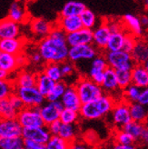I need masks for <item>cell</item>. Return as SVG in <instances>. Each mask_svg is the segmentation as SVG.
<instances>
[{
	"instance_id": "7bdbcfd3",
	"label": "cell",
	"mask_w": 148,
	"mask_h": 149,
	"mask_svg": "<svg viewBox=\"0 0 148 149\" xmlns=\"http://www.w3.org/2000/svg\"><path fill=\"white\" fill-rule=\"evenodd\" d=\"M136 40H137V37H135L134 35H132L129 32H126L122 49L124 50L125 52H128V53H130V52L132 51V49L134 48Z\"/></svg>"
},
{
	"instance_id": "ffe728a7",
	"label": "cell",
	"mask_w": 148,
	"mask_h": 149,
	"mask_svg": "<svg viewBox=\"0 0 148 149\" xmlns=\"http://www.w3.org/2000/svg\"><path fill=\"white\" fill-rule=\"evenodd\" d=\"M55 25H52L50 22L44 18H34L30 22V29L34 36L44 38L51 32Z\"/></svg>"
},
{
	"instance_id": "f907efd6",
	"label": "cell",
	"mask_w": 148,
	"mask_h": 149,
	"mask_svg": "<svg viewBox=\"0 0 148 149\" xmlns=\"http://www.w3.org/2000/svg\"><path fill=\"white\" fill-rule=\"evenodd\" d=\"M107 25L111 30V33L113 32H117V31H121L124 30V27L123 25V22H107Z\"/></svg>"
},
{
	"instance_id": "484cf974",
	"label": "cell",
	"mask_w": 148,
	"mask_h": 149,
	"mask_svg": "<svg viewBox=\"0 0 148 149\" xmlns=\"http://www.w3.org/2000/svg\"><path fill=\"white\" fill-rule=\"evenodd\" d=\"M125 34H126V32H124V30L111 33L110 37L108 39V42L106 44V51L122 50L124 41V37H125Z\"/></svg>"
},
{
	"instance_id": "c3c4849f",
	"label": "cell",
	"mask_w": 148,
	"mask_h": 149,
	"mask_svg": "<svg viewBox=\"0 0 148 149\" xmlns=\"http://www.w3.org/2000/svg\"><path fill=\"white\" fill-rule=\"evenodd\" d=\"M136 102L141 104V105H143L145 107L147 106V104H148V89H147V87L141 89V92L139 94V96H138Z\"/></svg>"
},
{
	"instance_id": "9f6ffc18",
	"label": "cell",
	"mask_w": 148,
	"mask_h": 149,
	"mask_svg": "<svg viewBox=\"0 0 148 149\" xmlns=\"http://www.w3.org/2000/svg\"><path fill=\"white\" fill-rule=\"evenodd\" d=\"M140 140L144 143H147V141H148V129H147V127H145L144 129V131L142 132V135H141V136H140Z\"/></svg>"
},
{
	"instance_id": "e0dca14e",
	"label": "cell",
	"mask_w": 148,
	"mask_h": 149,
	"mask_svg": "<svg viewBox=\"0 0 148 149\" xmlns=\"http://www.w3.org/2000/svg\"><path fill=\"white\" fill-rule=\"evenodd\" d=\"M130 55L135 64H145L148 59L147 42L141 37L137 38L134 48L130 52Z\"/></svg>"
},
{
	"instance_id": "2e32d148",
	"label": "cell",
	"mask_w": 148,
	"mask_h": 149,
	"mask_svg": "<svg viewBox=\"0 0 148 149\" xmlns=\"http://www.w3.org/2000/svg\"><path fill=\"white\" fill-rule=\"evenodd\" d=\"M20 26L19 24L6 17L0 20V39L19 37Z\"/></svg>"
},
{
	"instance_id": "db71d44e",
	"label": "cell",
	"mask_w": 148,
	"mask_h": 149,
	"mask_svg": "<svg viewBox=\"0 0 148 149\" xmlns=\"http://www.w3.org/2000/svg\"><path fill=\"white\" fill-rule=\"evenodd\" d=\"M112 149H136L135 146L134 144L132 145H122V144H118L116 143Z\"/></svg>"
},
{
	"instance_id": "ba28073f",
	"label": "cell",
	"mask_w": 148,
	"mask_h": 149,
	"mask_svg": "<svg viewBox=\"0 0 148 149\" xmlns=\"http://www.w3.org/2000/svg\"><path fill=\"white\" fill-rule=\"evenodd\" d=\"M63 108L64 107L60 100L52 102L47 101V104H43L42 106H40L39 111L44 124L46 125H48L52 122L58 120Z\"/></svg>"
},
{
	"instance_id": "7dc6e473",
	"label": "cell",
	"mask_w": 148,
	"mask_h": 149,
	"mask_svg": "<svg viewBox=\"0 0 148 149\" xmlns=\"http://www.w3.org/2000/svg\"><path fill=\"white\" fill-rule=\"evenodd\" d=\"M61 121L59 120H56L54 122H52L51 124H49L47 126V128H48V131L49 133L51 134V136H57L58 135V133H59V130H60V127H61Z\"/></svg>"
},
{
	"instance_id": "8fae6325",
	"label": "cell",
	"mask_w": 148,
	"mask_h": 149,
	"mask_svg": "<svg viewBox=\"0 0 148 149\" xmlns=\"http://www.w3.org/2000/svg\"><path fill=\"white\" fill-rule=\"evenodd\" d=\"M68 47L79 45H90L93 43V29L82 27L79 30L67 34L65 36Z\"/></svg>"
},
{
	"instance_id": "60d3db41",
	"label": "cell",
	"mask_w": 148,
	"mask_h": 149,
	"mask_svg": "<svg viewBox=\"0 0 148 149\" xmlns=\"http://www.w3.org/2000/svg\"><path fill=\"white\" fill-rule=\"evenodd\" d=\"M15 86L12 81L7 79H0V99L6 98L14 93Z\"/></svg>"
},
{
	"instance_id": "91938a15",
	"label": "cell",
	"mask_w": 148,
	"mask_h": 149,
	"mask_svg": "<svg viewBox=\"0 0 148 149\" xmlns=\"http://www.w3.org/2000/svg\"><path fill=\"white\" fill-rule=\"evenodd\" d=\"M145 5H147V0H145Z\"/></svg>"
},
{
	"instance_id": "d590c367",
	"label": "cell",
	"mask_w": 148,
	"mask_h": 149,
	"mask_svg": "<svg viewBox=\"0 0 148 149\" xmlns=\"http://www.w3.org/2000/svg\"><path fill=\"white\" fill-rule=\"evenodd\" d=\"M44 73L55 82H58L63 78L60 64L57 63H47L44 69Z\"/></svg>"
},
{
	"instance_id": "f1b7e54d",
	"label": "cell",
	"mask_w": 148,
	"mask_h": 149,
	"mask_svg": "<svg viewBox=\"0 0 148 149\" xmlns=\"http://www.w3.org/2000/svg\"><path fill=\"white\" fill-rule=\"evenodd\" d=\"M0 68H2L8 74L16 70L17 68L16 55L0 52Z\"/></svg>"
},
{
	"instance_id": "f5cc1de1",
	"label": "cell",
	"mask_w": 148,
	"mask_h": 149,
	"mask_svg": "<svg viewBox=\"0 0 148 149\" xmlns=\"http://www.w3.org/2000/svg\"><path fill=\"white\" fill-rule=\"evenodd\" d=\"M29 60H30L34 64H40L43 61V58H42L39 52L36 51V52H35V53H33L31 55L30 58H29Z\"/></svg>"
},
{
	"instance_id": "30bf717a",
	"label": "cell",
	"mask_w": 148,
	"mask_h": 149,
	"mask_svg": "<svg viewBox=\"0 0 148 149\" xmlns=\"http://www.w3.org/2000/svg\"><path fill=\"white\" fill-rule=\"evenodd\" d=\"M22 137L24 139L34 141L35 143L46 145V143L51 137V134L48 131L47 126L44 125L41 126H36V127L23 128Z\"/></svg>"
},
{
	"instance_id": "277c9868",
	"label": "cell",
	"mask_w": 148,
	"mask_h": 149,
	"mask_svg": "<svg viewBox=\"0 0 148 149\" xmlns=\"http://www.w3.org/2000/svg\"><path fill=\"white\" fill-rule=\"evenodd\" d=\"M105 57L109 68L115 70H131L135 65L130 53L123 49L118 51H106Z\"/></svg>"
},
{
	"instance_id": "bcb514c9",
	"label": "cell",
	"mask_w": 148,
	"mask_h": 149,
	"mask_svg": "<svg viewBox=\"0 0 148 149\" xmlns=\"http://www.w3.org/2000/svg\"><path fill=\"white\" fill-rule=\"evenodd\" d=\"M60 68H61V73L62 76L64 77H67L73 74V72L75 71V66L72 64V62H63L60 64Z\"/></svg>"
},
{
	"instance_id": "8d00e7d4",
	"label": "cell",
	"mask_w": 148,
	"mask_h": 149,
	"mask_svg": "<svg viewBox=\"0 0 148 149\" xmlns=\"http://www.w3.org/2000/svg\"><path fill=\"white\" fill-rule=\"evenodd\" d=\"M71 143L64 140L58 136H51L46 143V149H69Z\"/></svg>"
},
{
	"instance_id": "52a82bcc",
	"label": "cell",
	"mask_w": 148,
	"mask_h": 149,
	"mask_svg": "<svg viewBox=\"0 0 148 149\" xmlns=\"http://www.w3.org/2000/svg\"><path fill=\"white\" fill-rule=\"evenodd\" d=\"M97 55V48L92 44L79 45V46L69 47L67 59L72 63L79 62L81 60H92Z\"/></svg>"
},
{
	"instance_id": "ab89813d",
	"label": "cell",
	"mask_w": 148,
	"mask_h": 149,
	"mask_svg": "<svg viewBox=\"0 0 148 149\" xmlns=\"http://www.w3.org/2000/svg\"><path fill=\"white\" fill-rule=\"evenodd\" d=\"M141 87H139L134 84H130L127 87L124 89V96L125 101L128 103H134L137 101L139 94L141 92Z\"/></svg>"
},
{
	"instance_id": "1f68e13d",
	"label": "cell",
	"mask_w": 148,
	"mask_h": 149,
	"mask_svg": "<svg viewBox=\"0 0 148 149\" xmlns=\"http://www.w3.org/2000/svg\"><path fill=\"white\" fill-rule=\"evenodd\" d=\"M58 136H60L64 140L67 141L69 143L74 142L76 136V127L75 124H63L61 125L60 130L58 133Z\"/></svg>"
},
{
	"instance_id": "6da1fadb",
	"label": "cell",
	"mask_w": 148,
	"mask_h": 149,
	"mask_svg": "<svg viewBox=\"0 0 148 149\" xmlns=\"http://www.w3.org/2000/svg\"><path fill=\"white\" fill-rule=\"evenodd\" d=\"M65 36V32L54 26L48 36L41 39L38 44V52L43 61L57 64L66 61L69 47L66 43Z\"/></svg>"
},
{
	"instance_id": "83f0119b",
	"label": "cell",
	"mask_w": 148,
	"mask_h": 149,
	"mask_svg": "<svg viewBox=\"0 0 148 149\" xmlns=\"http://www.w3.org/2000/svg\"><path fill=\"white\" fill-rule=\"evenodd\" d=\"M145 127H147L145 125V123H140V122L131 120L127 124H125L121 129L129 134L135 139V141H136V140H140V136L142 135V132Z\"/></svg>"
},
{
	"instance_id": "e575fe53",
	"label": "cell",
	"mask_w": 148,
	"mask_h": 149,
	"mask_svg": "<svg viewBox=\"0 0 148 149\" xmlns=\"http://www.w3.org/2000/svg\"><path fill=\"white\" fill-rule=\"evenodd\" d=\"M80 19L82 22L83 27L93 29L95 26H97V16L95 14L88 8H85L82 13L80 14Z\"/></svg>"
},
{
	"instance_id": "ac0fdd59",
	"label": "cell",
	"mask_w": 148,
	"mask_h": 149,
	"mask_svg": "<svg viewBox=\"0 0 148 149\" xmlns=\"http://www.w3.org/2000/svg\"><path fill=\"white\" fill-rule=\"evenodd\" d=\"M132 84L141 88L147 87L148 86V68L143 64H135L131 69Z\"/></svg>"
},
{
	"instance_id": "d4e9b609",
	"label": "cell",
	"mask_w": 148,
	"mask_h": 149,
	"mask_svg": "<svg viewBox=\"0 0 148 149\" xmlns=\"http://www.w3.org/2000/svg\"><path fill=\"white\" fill-rule=\"evenodd\" d=\"M86 6L84 3L79 1L70 0L65 3L60 11V17H70V16H80Z\"/></svg>"
},
{
	"instance_id": "ee69618b",
	"label": "cell",
	"mask_w": 148,
	"mask_h": 149,
	"mask_svg": "<svg viewBox=\"0 0 148 149\" xmlns=\"http://www.w3.org/2000/svg\"><path fill=\"white\" fill-rule=\"evenodd\" d=\"M92 65H91V68H97V69H100V70H103L105 71L106 68L108 66L107 65V62L106 60V57L105 56H101V55H97V56H94L93 59H92Z\"/></svg>"
},
{
	"instance_id": "f35d334b",
	"label": "cell",
	"mask_w": 148,
	"mask_h": 149,
	"mask_svg": "<svg viewBox=\"0 0 148 149\" xmlns=\"http://www.w3.org/2000/svg\"><path fill=\"white\" fill-rule=\"evenodd\" d=\"M115 76L117 79V84L120 89L127 87L132 84V76L131 70H115Z\"/></svg>"
},
{
	"instance_id": "74e56055",
	"label": "cell",
	"mask_w": 148,
	"mask_h": 149,
	"mask_svg": "<svg viewBox=\"0 0 148 149\" xmlns=\"http://www.w3.org/2000/svg\"><path fill=\"white\" fill-rule=\"evenodd\" d=\"M79 116V111L64 107L60 113L59 120L63 124H75L78 120Z\"/></svg>"
},
{
	"instance_id": "3957f363",
	"label": "cell",
	"mask_w": 148,
	"mask_h": 149,
	"mask_svg": "<svg viewBox=\"0 0 148 149\" xmlns=\"http://www.w3.org/2000/svg\"><path fill=\"white\" fill-rule=\"evenodd\" d=\"M75 86L82 104L93 101L105 94L101 86L95 84L88 77H82Z\"/></svg>"
},
{
	"instance_id": "44dd1931",
	"label": "cell",
	"mask_w": 148,
	"mask_h": 149,
	"mask_svg": "<svg viewBox=\"0 0 148 149\" xmlns=\"http://www.w3.org/2000/svg\"><path fill=\"white\" fill-rule=\"evenodd\" d=\"M24 47V41L20 37L0 39V52H5L12 55L22 53Z\"/></svg>"
},
{
	"instance_id": "603a6c76",
	"label": "cell",
	"mask_w": 148,
	"mask_h": 149,
	"mask_svg": "<svg viewBox=\"0 0 148 149\" xmlns=\"http://www.w3.org/2000/svg\"><path fill=\"white\" fill-rule=\"evenodd\" d=\"M7 17L17 24L26 22L28 19V16L25 6L19 1H15L10 6Z\"/></svg>"
},
{
	"instance_id": "b9f144b4",
	"label": "cell",
	"mask_w": 148,
	"mask_h": 149,
	"mask_svg": "<svg viewBox=\"0 0 148 149\" xmlns=\"http://www.w3.org/2000/svg\"><path fill=\"white\" fill-rule=\"evenodd\" d=\"M115 141L118 144H122V145H132L134 144L135 141L133 138L129 134L126 132H124L123 129L118 130L115 134Z\"/></svg>"
},
{
	"instance_id": "4fadbf2b",
	"label": "cell",
	"mask_w": 148,
	"mask_h": 149,
	"mask_svg": "<svg viewBox=\"0 0 148 149\" xmlns=\"http://www.w3.org/2000/svg\"><path fill=\"white\" fill-rule=\"evenodd\" d=\"M110 35L111 30L107 25V22H104V23L100 24V26L95 27L93 30L92 45L99 50L106 49Z\"/></svg>"
},
{
	"instance_id": "cb8c5ba5",
	"label": "cell",
	"mask_w": 148,
	"mask_h": 149,
	"mask_svg": "<svg viewBox=\"0 0 148 149\" xmlns=\"http://www.w3.org/2000/svg\"><path fill=\"white\" fill-rule=\"evenodd\" d=\"M55 83L56 82L47 77L44 72L35 74V86L45 97L52 90Z\"/></svg>"
},
{
	"instance_id": "94428289",
	"label": "cell",
	"mask_w": 148,
	"mask_h": 149,
	"mask_svg": "<svg viewBox=\"0 0 148 149\" xmlns=\"http://www.w3.org/2000/svg\"><path fill=\"white\" fill-rule=\"evenodd\" d=\"M23 149H25V148H23Z\"/></svg>"
},
{
	"instance_id": "681fc988",
	"label": "cell",
	"mask_w": 148,
	"mask_h": 149,
	"mask_svg": "<svg viewBox=\"0 0 148 149\" xmlns=\"http://www.w3.org/2000/svg\"><path fill=\"white\" fill-rule=\"evenodd\" d=\"M24 148L25 149H46L45 145L35 143L34 141L24 139Z\"/></svg>"
},
{
	"instance_id": "9c48e42d",
	"label": "cell",
	"mask_w": 148,
	"mask_h": 149,
	"mask_svg": "<svg viewBox=\"0 0 148 149\" xmlns=\"http://www.w3.org/2000/svg\"><path fill=\"white\" fill-rule=\"evenodd\" d=\"M112 112V120L113 123L117 127H123V126L131 121V116L129 112V103L126 101H121L115 104Z\"/></svg>"
},
{
	"instance_id": "680465c9",
	"label": "cell",
	"mask_w": 148,
	"mask_h": 149,
	"mask_svg": "<svg viewBox=\"0 0 148 149\" xmlns=\"http://www.w3.org/2000/svg\"><path fill=\"white\" fill-rule=\"evenodd\" d=\"M8 74H9L7 72H6L2 68H0V79H6L7 77H8Z\"/></svg>"
},
{
	"instance_id": "d6a6232c",
	"label": "cell",
	"mask_w": 148,
	"mask_h": 149,
	"mask_svg": "<svg viewBox=\"0 0 148 149\" xmlns=\"http://www.w3.org/2000/svg\"><path fill=\"white\" fill-rule=\"evenodd\" d=\"M67 85L65 84V82L60 80L58 82H56L52 90L49 92V94L46 96V99L49 102L52 101H59L61 99L62 95L65 90Z\"/></svg>"
},
{
	"instance_id": "5bb4252c",
	"label": "cell",
	"mask_w": 148,
	"mask_h": 149,
	"mask_svg": "<svg viewBox=\"0 0 148 149\" xmlns=\"http://www.w3.org/2000/svg\"><path fill=\"white\" fill-rule=\"evenodd\" d=\"M60 102L65 108H70L79 111L82 103L80 101L77 91L75 86H67L60 99Z\"/></svg>"
},
{
	"instance_id": "7c38bea8",
	"label": "cell",
	"mask_w": 148,
	"mask_h": 149,
	"mask_svg": "<svg viewBox=\"0 0 148 149\" xmlns=\"http://www.w3.org/2000/svg\"><path fill=\"white\" fill-rule=\"evenodd\" d=\"M23 127L17 118L0 119V137L22 136Z\"/></svg>"
},
{
	"instance_id": "f546056e",
	"label": "cell",
	"mask_w": 148,
	"mask_h": 149,
	"mask_svg": "<svg viewBox=\"0 0 148 149\" xmlns=\"http://www.w3.org/2000/svg\"><path fill=\"white\" fill-rule=\"evenodd\" d=\"M24 138L17 137H0V149H23Z\"/></svg>"
},
{
	"instance_id": "4dcf8cb0",
	"label": "cell",
	"mask_w": 148,
	"mask_h": 149,
	"mask_svg": "<svg viewBox=\"0 0 148 149\" xmlns=\"http://www.w3.org/2000/svg\"><path fill=\"white\" fill-rule=\"evenodd\" d=\"M15 86H35V74L28 71H22L14 82Z\"/></svg>"
},
{
	"instance_id": "6f0895ef",
	"label": "cell",
	"mask_w": 148,
	"mask_h": 149,
	"mask_svg": "<svg viewBox=\"0 0 148 149\" xmlns=\"http://www.w3.org/2000/svg\"><path fill=\"white\" fill-rule=\"evenodd\" d=\"M139 20H140V23H141L143 27L147 26V25H148V17H147V16H145V15H142V16L139 17Z\"/></svg>"
},
{
	"instance_id": "d6986e66",
	"label": "cell",
	"mask_w": 148,
	"mask_h": 149,
	"mask_svg": "<svg viewBox=\"0 0 148 149\" xmlns=\"http://www.w3.org/2000/svg\"><path fill=\"white\" fill-rule=\"evenodd\" d=\"M123 25L124 28L128 29V32L134 35L137 38L142 37L144 35V27L140 23L139 17L133 14H126L123 17Z\"/></svg>"
},
{
	"instance_id": "11a10c76",
	"label": "cell",
	"mask_w": 148,
	"mask_h": 149,
	"mask_svg": "<svg viewBox=\"0 0 148 149\" xmlns=\"http://www.w3.org/2000/svg\"><path fill=\"white\" fill-rule=\"evenodd\" d=\"M69 149H87V147L82 144V143H77V142H72L70 145Z\"/></svg>"
},
{
	"instance_id": "7402d4cb",
	"label": "cell",
	"mask_w": 148,
	"mask_h": 149,
	"mask_svg": "<svg viewBox=\"0 0 148 149\" xmlns=\"http://www.w3.org/2000/svg\"><path fill=\"white\" fill-rule=\"evenodd\" d=\"M101 87L103 89V91L106 93H113L118 90V89H120L117 84L115 69L107 66L106 70L104 71V79L102 82Z\"/></svg>"
},
{
	"instance_id": "836d02e7",
	"label": "cell",
	"mask_w": 148,
	"mask_h": 149,
	"mask_svg": "<svg viewBox=\"0 0 148 149\" xmlns=\"http://www.w3.org/2000/svg\"><path fill=\"white\" fill-rule=\"evenodd\" d=\"M17 111H16L8 100V97L0 99V119L16 118Z\"/></svg>"
},
{
	"instance_id": "f6af8a7d",
	"label": "cell",
	"mask_w": 148,
	"mask_h": 149,
	"mask_svg": "<svg viewBox=\"0 0 148 149\" xmlns=\"http://www.w3.org/2000/svg\"><path fill=\"white\" fill-rule=\"evenodd\" d=\"M8 100L11 104V106L13 107V108L16 111H20L21 109H23L25 107V105L23 101L21 100V98L16 94V93H12L9 96H8Z\"/></svg>"
},
{
	"instance_id": "7a4b0ae2",
	"label": "cell",
	"mask_w": 148,
	"mask_h": 149,
	"mask_svg": "<svg viewBox=\"0 0 148 149\" xmlns=\"http://www.w3.org/2000/svg\"><path fill=\"white\" fill-rule=\"evenodd\" d=\"M115 102L112 95L103 94L97 99L82 104L79 109V115L88 120L102 118L110 113Z\"/></svg>"
},
{
	"instance_id": "5b68a950",
	"label": "cell",
	"mask_w": 148,
	"mask_h": 149,
	"mask_svg": "<svg viewBox=\"0 0 148 149\" xmlns=\"http://www.w3.org/2000/svg\"><path fill=\"white\" fill-rule=\"evenodd\" d=\"M14 93H16L21 100L23 101L25 107H40L45 103L46 97L34 86H15Z\"/></svg>"
},
{
	"instance_id": "816d5d0a",
	"label": "cell",
	"mask_w": 148,
	"mask_h": 149,
	"mask_svg": "<svg viewBox=\"0 0 148 149\" xmlns=\"http://www.w3.org/2000/svg\"><path fill=\"white\" fill-rule=\"evenodd\" d=\"M16 62L17 68H22V66H25L27 64V58L22 53H19L16 55Z\"/></svg>"
},
{
	"instance_id": "8992f818",
	"label": "cell",
	"mask_w": 148,
	"mask_h": 149,
	"mask_svg": "<svg viewBox=\"0 0 148 149\" xmlns=\"http://www.w3.org/2000/svg\"><path fill=\"white\" fill-rule=\"evenodd\" d=\"M16 118L23 128L36 127L45 125L40 115L39 107H25L17 112Z\"/></svg>"
},
{
	"instance_id": "4316f807",
	"label": "cell",
	"mask_w": 148,
	"mask_h": 149,
	"mask_svg": "<svg viewBox=\"0 0 148 149\" xmlns=\"http://www.w3.org/2000/svg\"><path fill=\"white\" fill-rule=\"evenodd\" d=\"M129 112L133 121L145 123L147 119V109L145 106L137 102L129 103Z\"/></svg>"
},
{
	"instance_id": "9a60e30c",
	"label": "cell",
	"mask_w": 148,
	"mask_h": 149,
	"mask_svg": "<svg viewBox=\"0 0 148 149\" xmlns=\"http://www.w3.org/2000/svg\"><path fill=\"white\" fill-rule=\"evenodd\" d=\"M58 28H60L66 35L79 30L83 27L79 16H70V17H60L55 25Z\"/></svg>"
}]
</instances>
